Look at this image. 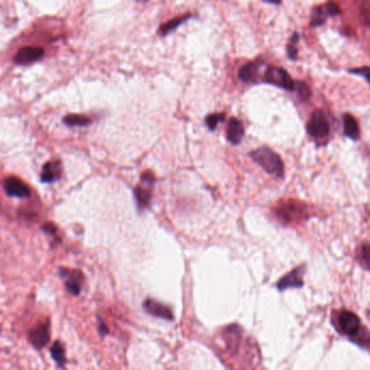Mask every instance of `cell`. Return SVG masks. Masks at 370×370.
<instances>
[{
  "instance_id": "6da1fadb",
  "label": "cell",
  "mask_w": 370,
  "mask_h": 370,
  "mask_svg": "<svg viewBox=\"0 0 370 370\" xmlns=\"http://www.w3.org/2000/svg\"><path fill=\"white\" fill-rule=\"evenodd\" d=\"M250 156L253 161L266 171L268 174L276 175L277 177H283V162L280 156L267 147L258 148L252 151Z\"/></svg>"
},
{
  "instance_id": "7a4b0ae2",
  "label": "cell",
  "mask_w": 370,
  "mask_h": 370,
  "mask_svg": "<svg viewBox=\"0 0 370 370\" xmlns=\"http://www.w3.org/2000/svg\"><path fill=\"white\" fill-rule=\"evenodd\" d=\"M307 133L316 139L326 138L330 133V124L326 114L317 109L310 116L307 123Z\"/></svg>"
},
{
  "instance_id": "3957f363",
  "label": "cell",
  "mask_w": 370,
  "mask_h": 370,
  "mask_svg": "<svg viewBox=\"0 0 370 370\" xmlns=\"http://www.w3.org/2000/svg\"><path fill=\"white\" fill-rule=\"evenodd\" d=\"M264 82L287 90L296 89V83L292 81L288 72L281 67L268 66L265 71Z\"/></svg>"
},
{
  "instance_id": "277c9868",
  "label": "cell",
  "mask_w": 370,
  "mask_h": 370,
  "mask_svg": "<svg viewBox=\"0 0 370 370\" xmlns=\"http://www.w3.org/2000/svg\"><path fill=\"white\" fill-rule=\"evenodd\" d=\"M60 276L64 280V285L67 292H70L73 296H78L82 290L83 282L85 280V277H84L83 273L81 271H77V269L61 267Z\"/></svg>"
},
{
  "instance_id": "5b68a950",
  "label": "cell",
  "mask_w": 370,
  "mask_h": 370,
  "mask_svg": "<svg viewBox=\"0 0 370 370\" xmlns=\"http://www.w3.org/2000/svg\"><path fill=\"white\" fill-rule=\"evenodd\" d=\"M339 328L342 333L349 336L358 335L360 330V322L359 318L349 310H343L339 315L338 319Z\"/></svg>"
},
{
  "instance_id": "8992f818",
  "label": "cell",
  "mask_w": 370,
  "mask_h": 370,
  "mask_svg": "<svg viewBox=\"0 0 370 370\" xmlns=\"http://www.w3.org/2000/svg\"><path fill=\"white\" fill-rule=\"evenodd\" d=\"M4 190L8 197L28 198L31 196V189L20 178L10 176L4 180Z\"/></svg>"
},
{
  "instance_id": "52a82bcc",
  "label": "cell",
  "mask_w": 370,
  "mask_h": 370,
  "mask_svg": "<svg viewBox=\"0 0 370 370\" xmlns=\"http://www.w3.org/2000/svg\"><path fill=\"white\" fill-rule=\"evenodd\" d=\"M44 56V49L41 47H24L16 52L14 62L19 65H27L38 61Z\"/></svg>"
},
{
  "instance_id": "ba28073f",
  "label": "cell",
  "mask_w": 370,
  "mask_h": 370,
  "mask_svg": "<svg viewBox=\"0 0 370 370\" xmlns=\"http://www.w3.org/2000/svg\"><path fill=\"white\" fill-rule=\"evenodd\" d=\"M49 324H40L29 332V341L36 349H43L49 342Z\"/></svg>"
},
{
  "instance_id": "9c48e42d",
  "label": "cell",
  "mask_w": 370,
  "mask_h": 370,
  "mask_svg": "<svg viewBox=\"0 0 370 370\" xmlns=\"http://www.w3.org/2000/svg\"><path fill=\"white\" fill-rule=\"evenodd\" d=\"M144 308L147 313L154 317L166 319V321H173L174 319V315L170 308L152 299H147L144 302Z\"/></svg>"
},
{
  "instance_id": "30bf717a",
  "label": "cell",
  "mask_w": 370,
  "mask_h": 370,
  "mask_svg": "<svg viewBox=\"0 0 370 370\" xmlns=\"http://www.w3.org/2000/svg\"><path fill=\"white\" fill-rule=\"evenodd\" d=\"M62 175V163L56 161H49L43 166V171L40 174V179L43 182H55L61 178Z\"/></svg>"
},
{
  "instance_id": "8fae6325",
  "label": "cell",
  "mask_w": 370,
  "mask_h": 370,
  "mask_svg": "<svg viewBox=\"0 0 370 370\" xmlns=\"http://www.w3.org/2000/svg\"><path fill=\"white\" fill-rule=\"evenodd\" d=\"M303 285V268L298 267L293 269L291 273L287 276H284L282 279L279 280L277 283V288L280 291L285 290L288 288H300Z\"/></svg>"
},
{
  "instance_id": "7c38bea8",
  "label": "cell",
  "mask_w": 370,
  "mask_h": 370,
  "mask_svg": "<svg viewBox=\"0 0 370 370\" xmlns=\"http://www.w3.org/2000/svg\"><path fill=\"white\" fill-rule=\"evenodd\" d=\"M245 136V127L240 120L231 117L227 127V139L232 145H239Z\"/></svg>"
},
{
  "instance_id": "4fadbf2b",
  "label": "cell",
  "mask_w": 370,
  "mask_h": 370,
  "mask_svg": "<svg viewBox=\"0 0 370 370\" xmlns=\"http://www.w3.org/2000/svg\"><path fill=\"white\" fill-rule=\"evenodd\" d=\"M142 181V180H141ZM145 183V186H137L136 189H135V198H136L137 204L140 208H145L148 207L150 204L151 201V197H152V187L153 183L151 182H147V181H142Z\"/></svg>"
},
{
  "instance_id": "5bb4252c",
  "label": "cell",
  "mask_w": 370,
  "mask_h": 370,
  "mask_svg": "<svg viewBox=\"0 0 370 370\" xmlns=\"http://www.w3.org/2000/svg\"><path fill=\"white\" fill-rule=\"evenodd\" d=\"M239 328L237 326H229L226 328L224 332V340L226 343V347L230 352H235L239 347L240 341V333Z\"/></svg>"
},
{
  "instance_id": "9a60e30c",
  "label": "cell",
  "mask_w": 370,
  "mask_h": 370,
  "mask_svg": "<svg viewBox=\"0 0 370 370\" xmlns=\"http://www.w3.org/2000/svg\"><path fill=\"white\" fill-rule=\"evenodd\" d=\"M258 66L259 64L255 62H250L243 65L239 71V78L245 83L255 82L258 74Z\"/></svg>"
},
{
  "instance_id": "2e32d148",
  "label": "cell",
  "mask_w": 370,
  "mask_h": 370,
  "mask_svg": "<svg viewBox=\"0 0 370 370\" xmlns=\"http://www.w3.org/2000/svg\"><path fill=\"white\" fill-rule=\"evenodd\" d=\"M343 125H344V134L351 139H358L359 137V127L356 120L350 114H344L343 116Z\"/></svg>"
},
{
  "instance_id": "e0dca14e",
  "label": "cell",
  "mask_w": 370,
  "mask_h": 370,
  "mask_svg": "<svg viewBox=\"0 0 370 370\" xmlns=\"http://www.w3.org/2000/svg\"><path fill=\"white\" fill-rule=\"evenodd\" d=\"M190 14H187V15H183V16H178V18H175V19H172L168 22H166L165 24L161 25V28H160L158 30V33L161 34V35L165 36L167 35L168 33H171L173 31H175L176 29H177L180 24H182L184 21H187L189 18H190Z\"/></svg>"
},
{
  "instance_id": "ac0fdd59",
  "label": "cell",
  "mask_w": 370,
  "mask_h": 370,
  "mask_svg": "<svg viewBox=\"0 0 370 370\" xmlns=\"http://www.w3.org/2000/svg\"><path fill=\"white\" fill-rule=\"evenodd\" d=\"M92 122L88 116L81 114H67L63 117V123L67 126H87Z\"/></svg>"
},
{
  "instance_id": "d6986e66",
  "label": "cell",
  "mask_w": 370,
  "mask_h": 370,
  "mask_svg": "<svg viewBox=\"0 0 370 370\" xmlns=\"http://www.w3.org/2000/svg\"><path fill=\"white\" fill-rule=\"evenodd\" d=\"M51 356L52 358L56 360V363L59 365L63 367L66 363V358H65V350H64V347L63 344L61 342L59 341H56L54 344H52V348H51Z\"/></svg>"
},
{
  "instance_id": "ffe728a7",
  "label": "cell",
  "mask_w": 370,
  "mask_h": 370,
  "mask_svg": "<svg viewBox=\"0 0 370 370\" xmlns=\"http://www.w3.org/2000/svg\"><path fill=\"white\" fill-rule=\"evenodd\" d=\"M326 9L325 7H317L314 9L312 14V21H310V25L312 27H319V25H323L326 21Z\"/></svg>"
},
{
  "instance_id": "44dd1931",
  "label": "cell",
  "mask_w": 370,
  "mask_h": 370,
  "mask_svg": "<svg viewBox=\"0 0 370 370\" xmlns=\"http://www.w3.org/2000/svg\"><path fill=\"white\" fill-rule=\"evenodd\" d=\"M358 259L360 265L370 272V246L364 245L359 249Z\"/></svg>"
},
{
  "instance_id": "7402d4cb",
  "label": "cell",
  "mask_w": 370,
  "mask_h": 370,
  "mask_svg": "<svg viewBox=\"0 0 370 370\" xmlns=\"http://www.w3.org/2000/svg\"><path fill=\"white\" fill-rule=\"evenodd\" d=\"M300 40V35L298 33H294L293 36H291L290 38V43L288 44V55L289 58L292 59V60H296L298 58V48H297V44L298 41Z\"/></svg>"
},
{
  "instance_id": "603a6c76",
  "label": "cell",
  "mask_w": 370,
  "mask_h": 370,
  "mask_svg": "<svg viewBox=\"0 0 370 370\" xmlns=\"http://www.w3.org/2000/svg\"><path fill=\"white\" fill-rule=\"evenodd\" d=\"M225 120V114L224 113H214V114H211L206 116L205 119V124L207 127L211 129V130H214L216 128L217 124L224 121Z\"/></svg>"
},
{
  "instance_id": "cb8c5ba5",
  "label": "cell",
  "mask_w": 370,
  "mask_h": 370,
  "mask_svg": "<svg viewBox=\"0 0 370 370\" xmlns=\"http://www.w3.org/2000/svg\"><path fill=\"white\" fill-rule=\"evenodd\" d=\"M297 86H298V88H297L298 94H299V97L301 100H303V101L308 100L310 98V96H312V91H310L309 86L305 82H300Z\"/></svg>"
},
{
  "instance_id": "d4e9b609",
  "label": "cell",
  "mask_w": 370,
  "mask_h": 370,
  "mask_svg": "<svg viewBox=\"0 0 370 370\" xmlns=\"http://www.w3.org/2000/svg\"><path fill=\"white\" fill-rule=\"evenodd\" d=\"M352 74H357V75H361L364 76L368 83H370V66H365V67H360V69H353L349 71Z\"/></svg>"
},
{
  "instance_id": "484cf974",
  "label": "cell",
  "mask_w": 370,
  "mask_h": 370,
  "mask_svg": "<svg viewBox=\"0 0 370 370\" xmlns=\"http://www.w3.org/2000/svg\"><path fill=\"white\" fill-rule=\"evenodd\" d=\"M325 9H326L327 13L329 14V15H338V14L341 13L340 7L338 5H336V4H334V3L327 4L325 6Z\"/></svg>"
},
{
  "instance_id": "4316f807",
  "label": "cell",
  "mask_w": 370,
  "mask_h": 370,
  "mask_svg": "<svg viewBox=\"0 0 370 370\" xmlns=\"http://www.w3.org/2000/svg\"><path fill=\"white\" fill-rule=\"evenodd\" d=\"M41 228H43V230L49 234H56V232H57V227L51 223L45 224L43 227H41Z\"/></svg>"
},
{
  "instance_id": "83f0119b",
  "label": "cell",
  "mask_w": 370,
  "mask_h": 370,
  "mask_svg": "<svg viewBox=\"0 0 370 370\" xmlns=\"http://www.w3.org/2000/svg\"><path fill=\"white\" fill-rule=\"evenodd\" d=\"M363 15L366 24L370 25V8H363Z\"/></svg>"
},
{
  "instance_id": "f1b7e54d",
  "label": "cell",
  "mask_w": 370,
  "mask_h": 370,
  "mask_svg": "<svg viewBox=\"0 0 370 370\" xmlns=\"http://www.w3.org/2000/svg\"><path fill=\"white\" fill-rule=\"evenodd\" d=\"M99 323H100V327H99V330H100V332H101V334H102V335H104V334H107L108 332H109V329H108V327L103 324V322H101V321H99Z\"/></svg>"
},
{
  "instance_id": "f546056e",
  "label": "cell",
  "mask_w": 370,
  "mask_h": 370,
  "mask_svg": "<svg viewBox=\"0 0 370 370\" xmlns=\"http://www.w3.org/2000/svg\"><path fill=\"white\" fill-rule=\"evenodd\" d=\"M265 3H269V4H275V5H279L281 3V0H264Z\"/></svg>"
},
{
  "instance_id": "4dcf8cb0",
  "label": "cell",
  "mask_w": 370,
  "mask_h": 370,
  "mask_svg": "<svg viewBox=\"0 0 370 370\" xmlns=\"http://www.w3.org/2000/svg\"><path fill=\"white\" fill-rule=\"evenodd\" d=\"M138 2H148V0H138Z\"/></svg>"
}]
</instances>
